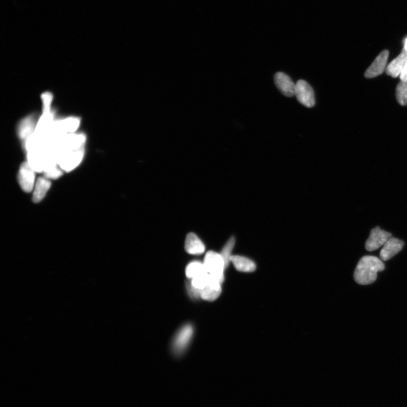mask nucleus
<instances>
[{"instance_id":"nucleus-4","label":"nucleus","mask_w":407,"mask_h":407,"mask_svg":"<svg viewBox=\"0 0 407 407\" xmlns=\"http://www.w3.org/2000/svg\"><path fill=\"white\" fill-rule=\"evenodd\" d=\"M295 96L298 102L307 108H312L315 105V96L312 87L304 80L297 81Z\"/></svg>"},{"instance_id":"nucleus-11","label":"nucleus","mask_w":407,"mask_h":407,"mask_svg":"<svg viewBox=\"0 0 407 407\" xmlns=\"http://www.w3.org/2000/svg\"><path fill=\"white\" fill-rule=\"evenodd\" d=\"M388 57L389 51L387 50H384L380 53L374 59L370 68L367 70L365 77L367 78H372L382 74L384 71V69H387Z\"/></svg>"},{"instance_id":"nucleus-2","label":"nucleus","mask_w":407,"mask_h":407,"mask_svg":"<svg viewBox=\"0 0 407 407\" xmlns=\"http://www.w3.org/2000/svg\"><path fill=\"white\" fill-rule=\"evenodd\" d=\"M194 333L193 326L188 324L184 325L174 338L172 342V350L176 356H181L191 342Z\"/></svg>"},{"instance_id":"nucleus-21","label":"nucleus","mask_w":407,"mask_h":407,"mask_svg":"<svg viewBox=\"0 0 407 407\" xmlns=\"http://www.w3.org/2000/svg\"><path fill=\"white\" fill-rule=\"evenodd\" d=\"M45 177L49 179H53L56 180L62 175V171L61 168H59L57 164H54L49 166L44 171Z\"/></svg>"},{"instance_id":"nucleus-12","label":"nucleus","mask_w":407,"mask_h":407,"mask_svg":"<svg viewBox=\"0 0 407 407\" xmlns=\"http://www.w3.org/2000/svg\"><path fill=\"white\" fill-rule=\"evenodd\" d=\"M407 62V51L403 49L399 55L391 62L386 69L387 74L393 78L400 75Z\"/></svg>"},{"instance_id":"nucleus-6","label":"nucleus","mask_w":407,"mask_h":407,"mask_svg":"<svg viewBox=\"0 0 407 407\" xmlns=\"http://www.w3.org/2000/svg\"><path fill=\"white\" fill-rule=\"evenodd\" d=\"M18 180L20 186L24 191L30 192L34 190L35 185V171L28 162H25L21 165L18 174Z\"/></svg>"},{"instance_id":"nucleus-17","label":"nucleus","mask_w":407,"mask_h":407,"mask_svg":"<svg viewBox=\"0 0 407 407\" xmlns=\"http://www.w3.org/2000/svg\"><path fill=\"white\" fill-rule=\"evenodd\" d=\"M208 273L203 263L193 262L190 263L186 268L187 278L191 280L200 274Z\"/></svg>"},{"instance_id":"nucleus-15","label":"nucleus","mask_w":407,"mask_h":407,"mask_svg":"<svg viewBox=\"0 0 407 407\" xmlns=\"http://www.w3.org/2000/svg\"><path fill=\"white\" fill-rule=\"evenodd\" d=\"M51 186V182L46 177H40L37 179L34 188V202L37 203L41 202L44 198Z\"/></svg>"},{"instance_id":"nucleus-13","label":"nucleus","mask_w":407,"mask_h":407,"mask_svg":"<svg viewBox=\"0 0 407 407\" xmlns=\"http://www.w3.org/2000/svg\"><path fill=\"white\" fill-rule=\"evenodd\" d=\"M37 121L34 116H30L23 119L18 127L20 138L24 142L35 132Z\"/></svg>"},{"instance_id":"nucleus-5","label":"nucleus","mask_w":407,"mask_h":407,"mask_svg":"<svg viewBox=\"0 0 407 407\" xmlns=\"http://www.w3.org/2000/svg\"><path fill=\"white\" fill-rule=\"evenodd\" d=\"M84 148L73 150L63 154L58 161V164L62 170L70 172L77 167L82 161Z\"/></svg>"},{"instance_id":"nucleus-3","label":"nucleus","mask_w":407,"mask_h":407,"mask_svg":"<svg viewBox=\"0 0 407 407\" xmlns=\"http://www.w3.org/2000/svg\"><path fill=\"white\" fill-rule=\"evenodd\" d=\"M203 264L207 272L224 281L225 263L220 253L209 251L205 254Z\"/></svg>"},{"instance_id":"nucleus-16","label":"nucleus","mask_w":407,"mask_h":407,"mask_svg":"<svg viewBox=\"0 0 407 407\" xmlns=\"http://www.w3.org/2000/svg\"><path fill=\"white\" fill-rule=\"evenodd\" d=\"M231 263L235 268L241 272L250 273L256 270V266L251 260L246 257L234 255L231 258Z\"/></svg>"},{"instance_id":"nucleus-18","label":"nucleus","mask_w":407,"mask_h":407,"mask_svg":"<svg viewBox=\"0 0 407 407\" xmlns=\"http://www.w3.org/2000/svg\"><path fill=\"white\" fill-rule=\"evenodd\" d=\"M235 240L234 237H231L229 241L227 242L225 246L222 249L220 253L222 259L224 260L226 269L228 267L229 264L231 263V258L232 256L231 255L233 248L235 246Z\"/></svg>"},{"instance_id":"nucleus-22","label":"nucleus","mask_w":407,"mask_h":407,"mask_svg":"<svg viewBox=\"0 0 407 407\" xmlns=\"http://www.w3.org/2000/svg\"><path fill=\"white\" fill-rule=\"evenodd\" d=\"M189 280L186 282V286L189 296L191 297V298H193V299H199V298H201V291H202L195 288L192 285L191 280Z\"/></svg>"},{"instance_id":"nucleus-19","label":"nucleus","mask_w":407,"mask_h":407,"mask_svg":"<svg viewBox=\"0 0 407 407\" xmlns=\"http://www.w3.org/2000/svg\"><path fill=\"white\" fill-rule=\"evenodd\" d=\"M396 96L401 105H407V82L401 81L396 89Z\"/></svg>"},{"instance_id":"nucleus-20","label":"nucleus","mask_w":407,"mask_h":407,"mask_svg":"<svg viewBox=\"0 0 407 407\" xmlns=\"http://www.w3.org/2000/svg\"><path fill=\"white\" fill-rule=\"evenodd\" d=\"M210 280V275L208 273H205L195 276L191 280L192 285L201 291L207 287L209 284Z\"/></svg>"},{"instance_id":"nucleus-10","label":"nucleus","mask_w":407,"mask_h":407,"mask_svg":"<svg viewBox=\"0 0 407 407\" xmlns=\"http://www.w3.org/2000/svg\"><path fill=\"white\" fill-rule=\"evenodd\" d=\"M404 242L395 237H390L384 243L380 252V258L382 261H388L403 249Z\"/></svg>"},{"instance_id":"nucleus-9","label":"nucleus","mask_w":407,"mask_h":407,"mask_svg":"<svg viewBox=\"0 0 407 407\" xmlns=\"http://www.w3.org/2000/svg\"><path fill=\"white\" fill-rule=\"evenodd\" d=\"M274 83L281 93L286 97L295 96L296 84L289 75L282 73H276L274 75Z\"/></svg>"},{"instance_id":"nucleus-14","label":"nucleus","mask_w":407,"mask_h":407,"mask_svg":"<svg viewBox=\"0 0 407 407\" xmlns=\"http://www.w3.org/2000/svg\"><path fill=\"white\" fill-rule=\"evenodd\" d=\"M205 246L202 241L194 233H189L186 238L185 250L191 254L199 255L205 251Z\"/></svg>"},{"instance_id":"nucleus-24","label":"nucleus","mask_w":407,"mask_h":407,"mask_svg":"<svg viewBox=\"0 0 407 407\" xmlns=\"http://www.w3.org/2000/svg\"><path fill=\"white\" fill-rule=\"evenodd\" d=\"M404 50L407 51V38L404 41Z\"/></svg>"},{"instance_id":"nucleus-7","label":"nucleus","mask_w":407,"mask_h":407,"mask_svg":"<svg viewBox=\"0 0 407 407\" xmlns=\"http://www.w3.org/2000/svg\"><path fill=\"white\" fill-rule=\"evenodd\" d=\"M392 237V233L382 230L379 226H377L371 230L370 237L366 243V248L369 252L375 251L383 246Z\"/></svg>"},{"instance_id":"nucleus-1","label":"nucleus","mask_w":407,"mask_h":407,"mask_svg":"<svg viewBox=\"0 0 407 407\" xmlns=\"http://www.w3.org/2000/svg\"><path fill=\"white\" fill-rule=\"evenodd\" d=\"M384 269V265L381 260L376 256H363L360 260L355 270V280L361 285L371 284L376 280L377 273Z\"/></svg>"},{"instance_id":"nucleus-8","label":"nucleus","mask_w":407,"mask_h":407,"mask_svg":"<svg viewBox=\"0 0 407 407\" xmlns=\"http://www.w3.org/2000/svg\"><path fill=\"white\" fill-rule=\"evenodd\" d=\"M210 275L208 286L201 291V298L208 302H213L218 298L222 292V281L216 276Z\"/></svg>"},{"instance_id":"nucleus-23","label":"nucleus","mask_w":407,"mask_h":407,"mask_svg":"<svg viewBox=\"0 0 407 407\" xmlns=\"http://www.w3.org/2000/svg\"><path fill=\"white\" fill-rule=\"evenodd\" d=\"M400 78L401 81L407 82V62L400 74Z\"/></svg>"}]
</instances>
